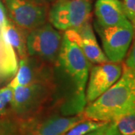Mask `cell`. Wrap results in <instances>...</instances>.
Segmentation results:
<instances>
[{"label":"cell","instance_id":"obj_2","mask_svg":"<svg viewBox=\"0 0 135 135\" xmlns=\"http://www.w3.org/2000/svg\"><path fill=\"white\" fill-rule=\"evenodd\" d=\"M135 109V72L122 63L119 79L83 112L86 119L110 122Z\"/></svg>","mask_w":135,"mask_h":135},{"label":"cell","instance_id":"obj_12","mask_svg":"<svg viewBox=\"0 0 135 135\" xmlns=\"http://www.w3.org/2000/svg\"><path fill=\"white\" fill-rule=\"evenodd\" d=\"M17 68L16 51L0 33V78L7 79L13 77Z\"/></svg>","mask_w":135,"mask_h":135},{"label":"cell","instance_id":"obj_11","mask_svg":"<svg viewBox=\"0 0 135 135\" xmlns=\"http://www.w3.org/2000/svg\"><path fill=\"white\" fill-rule=\"evenodd\" d=\"M95 21L94 24L110 27L131 23L127 19L120 0H97L95 5Z\"/></svg>","mask_w":135,"mask_h":135},{"label":"cell","instance_id":"obj_4","mask_svg":"<svg viewBox=\"0 0 135 135\" xmlns=\"http://www.w3.org/2000/svg\"><path fill=\"white\" fill-rule=\"evenodd\" d=\"M102 44L103 51L110 62H122L129 50L134 36L131 23L110 27L94 24Z\"/></svg>","mask_w":135,"mask_h":135},{"label":"cell","instance_id":"obj_21","mask_svg":"<svg viewBox=\"0 0 135 135\" xmlns=\"http://www.w3.org/2000/svg\"><path fill=\"white\" fill-rule=\"evenodd\" d=\"M101 135H122L119 132V131L118 130L116 126L113 122H110L109 123V125L106 128V130L104 131V132Z\"/></svg>","mask_w":135,"mask_h":135},{"label":"cell","instance_id":"obj_25","mask_svg":"<svg viewBox=\"0 0 135 135\" xmlns=\"http://www.w3.org/2000/svg\"><path fill=\"white\" fill-rule=\"evenodd\" d=\"M134 33H135V32H134Z\"/></svg>","mask_w":135,"mask_h":135},{"label":"cell","instance_id":"obj_24","mask_svg":"<svg viewBox=\"0 0 135 135\" xmlns=\"http://www.w3.org/2000/svg\"><path fill=\"white\" fill-rule=\"evenodd\" d=\"M45 1H51V0H45Z\"/></svg>","mask_w":135,"mask_h":135},{"label":"cell","instance_id":"obj_10","mask_svg":"<svg viewBox=\"0 0 135 135\" xmlns=\"http://www.w3.org/2000/svg\"><path fill=\"white\" fill-rule=\"evenodd\" d=\"M43 89L38 83L13 88L11 110L17 116L26 118L38 107Z\"/></svg>","mask_w":135,"mask_h":135},{"label":"cell","instance_id":"obj_8","mask_svg":"<svg viewBox=\"0 0 135 135\" xmlns=\"http://www.w3.org/2000/svg\"><path fill=\"white\" fill-rule=\"evenodd\" d=\"M85 119L83 113L75 116L51 115L25 122L21 126L20 133L21 135H61Z\"/></svg>","mask_w":135,"mask_h":135},{"label":"cell","instance_id":"obj_18","mask_svg":"<svg viewBox=\"0 0 135 135\" xmlns=\"http://www.w3.org/2000/svg\"><path fill=\"white\" fill-rule=\"evenodd\" d=\"M122 5L126 17L132 24L135 32V0H123Z\"/></svg>","mask_w":135,"mask_h":135},{"label":"cell","instance_id":"obj_20","mask_svg":"<svg viewBox=\"0 0 135 135\" xmlns=\"http://www.w3.org/2000/svg\"><path fill=\"white\" fill-rule=\"evenodd\" d=\"M9 20H8L7 15H6V10L3 3L0 0V29H3Z\"/></svg>","mask_w":135,"mask_h":135},{"label":"cell","instance_id":"obj_3","mask_svg":"<svg viewBox=\"0 0 135 135\" xmlns=\"http://www.w3.org/2000/svg\"><path fill=\"white\" fill-rule=\"evenodd\" d=\"M50 23L59 31L75 29L90 22L91 0H59L49 12Z\"/></svg>","mask_w":135,"mask_h":135},{"label":"cell","instance_id":"obj_23","mask_svg":"<svg viewBox=\"0 0 135 135\" xmlns=\"http://www.w3.org/2000/svg\"><path fill=\"white\" fill-rule=\"evenodd\" d=\"M0 135H10V134H5L4 132H0Z\"/></svg>","mask_w":135,"mask_h":135},{"label":"cell","instance_id":"obj_9","mask_svg":"<svg viewBox=\"0 0 135 135\" xmlns=\"http://www.w3.org/2000/svg\"><path fill=\"white\" fill-rule=\"evenodd\" d=\"M64 35L77 44L91 64L110 62L98 43L90 22L77 29L65 31Z\"/></svg>","mask_w":135,"mask_h":135},{"label":"cell","instance_id":"obj_5","mask_svg":"<svg viewBox=\"0 0 135 135\" xmlns=\"http://www.w3.org/2000/svg\"><path fill=\"white\" fill-rule=\"evenodd\" d=\"M62 38L50 23H44L30 32L26 38V50L30 56L53 62L57 59Z\"/></svg>","mask_w":135,"mask_h":135},{"label":"cell","instance_id":"obj_7","mask_svg":"<svg viewBox=\"0 0 135 135\" xmlns=\"http://www.w3.org/2000/svg\"><path fill=\"white\" fill-rule=\"evenodd\" d=\"M9 17L17 26L32 29L46 22V10L32 0H5Z\"/></svg>","mask_w":135,"mask_h":135},{"label":"cell","instance_id":"obj_19","mask_svg":"<svg viewBox=\"0 0 135 135\" xmlns=\"http://www.w3.org/2000/svg\"><path fill=\"white\" fill-rule=\"evenodd\" d=\"M125 65L135 72V38L131 44L129 52L128 53Z\"/></svg>","mask_w":135,"mask_h":135},{"label":"cell","instance_id":"obj_14","mask_svg":"<svg viewBox=\"0 0 135 135\" xmlns=\"http://www.w3.org/2000/svg\"><path fill=\"white\" fill-rule=\"evenodd\" d=\"M34 73L32 65L26 56L20 59L17 71L14 79L8 84L12 88L19 86H26L33 83Z\"/></svg>","mask_w":135,"mask_h":135},{"label":"cell","instance_id":"obj_17","mask_svg":"<svg viewBox=\"0 0 135 135\" xmlns=\"http://www.w3.org/2000/svg\"><path fill=\"white\" fill-rule=\"evenodd\" d=\"M13 88L9 85L0 89V118L7 114L8 107L11 108Z\"/></svg>","mask_w":135,"mask_h":135},{"label":"cell","instance_id":"obj_1","mask_svg":"<svg viewBox=\"0 0 135 135\" xmlns=\"http://www.w3.org/2000/svg\"><path fill=\"white\" fill-rule=\"evenodd\" d=\"M56 60L71 86V92L60 107V112L63 116L80 114L87 104L86 89L91 63L77 44L65 35Z\"/></svg>","mask_w":135,"mask_h":135},{"label":"cell","instance_id":"obj_16","mask_svg":"<svg viewBox=\"0 0 135 135\" xmlns=\"http://www.w3.org/2000/svg\"><path fill=\"white\" fill-rule=\"evenodd\" d=\"M105 122H98L91 119H85L81 121L75 126H72L71 128L65 131L61 135H84L101 128L105 125Z\"/></svg>","mask_w":135,"mask_h":135},{"label":"cell","instance_id":"obj_15","mask_svg":"<svg viewBox=\"0 0 135 135\" xmlns=\"http://www.w3.org/2000/svg\"><path fill=\"white\" fill-rule=\"evenodd\" d=\"M122 135L135 134V109L113 121Z\"/></svg>","mask_w":135,"mask_h":135},{"label":"cell","instance_id":"obj_26","mask_svg":"<svg viewBox=\"0 0 135 135\" xmlns=\"http://www.w3.org/2000/svg\"><path fill=\"white\" fill-rule=\"evenodd\" d=\"M134 135H135V134H134Z\"/></svg>","mask_w":135,"mask_h":135},{"label":"cell","instance_id":"obj_13","mask_svg":"<svg viewBox=\"0 0 135 135\" xmlns=\"http://www.w3.org/2000/svg\"><path fill=\"white\" fill-rule=\"evenodd\" d=\"M0 33L3 35L6 41L13 47L22 57L26 56V46L23 37L17 28L11 22H8L3 29H0Z\"/></svg>","mask_w":135,"mask_h":135},{"label":"cell","instance_id":"obj_6","mask_svg":"<svg viewBox=\"0 0 135 135\" xmlns=\"http://www.w3.org/2000/svg\"><path fill=\"white\" fill-rule=\"evenodd\" d=\"M122 72V62H107L91 65L86 89L87 104L109 89L119 79Z\"/></svg>","mask_w":135,"mask_h":135},{"label":"cell","instance_id":"obj_22","mask_svg":"<svg viewBox=\"0 0 135 135\" xmlns=\"http://www.w3.org/2000/svg\"><path fill=\"white\" fill-rule=\"evenodd\" d=\"M109 123L110 122H107L105 125H104L103 126H101V128H98L95 131H92L91 132H89V133H87L86 134L84 135H101L104 132V131L106 130V128H107V126L109 125Z\"/></svg>","mask_w":135,"mask_h":135}]
</instances>
